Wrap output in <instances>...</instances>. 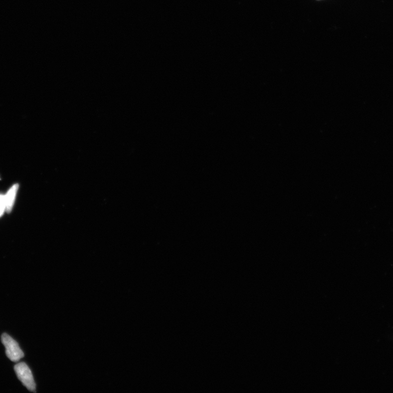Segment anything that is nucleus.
Here are the masks:
<instances>
[{
	"mask_svg": "<svg viewBox=\"0 0 393 393\" xmlns=\"http://www.w3.org/2000/svg\"><path fill=\"white\" fill-rule=\"evenodd\" d=\"M2 341L6 348V355L11 361L17 362L24 357V354L19 345L9 335L3 334Z\"/></svg>",
	"mask_w": 393,
	"mask_h": 393,
	"instance_id": "f257e3e1",
	"label": "nucleus"
},
{
	"mask_svg": "<svg viewBox=\"0 0 393 393\" xmlns=\"http://www.w3.org/2000/svg\"><path fill=\"white\" fill-rule=\"evenodd\" d=\"M15 370L18 378L30 391H34L36 384L33 373L28 366L25 363H18L15 366Z\"/></svg>",
	"mask_w": 393,
	"mask_h": 393,
	"instance_id": "f03ea898",
	"label": "nucleus"
},
{
	"mask_svg": "<svg viewBox=\"0 0 393 393\" xmlns=\"http://www.w3.org/2000/svg\"><path fill=\"white\" fill-rule=\"evenodd\" d=\"M19 187V184H15L9 190L8 193L5 195L6 212L8 213H10L12 211V209H13Z\"/></svg>",
	"mask_w": 393,
	"mask_h": 393,
	"instance_id": "7ed1b4c3",
	"label": "nucleus"
},
{
	"mask_svg": "<svg viewBox=\"0 0 393 393\" xmlns=\"http://www.w3.org/2000/svg\"><path fill=\"white\" fill-rule=\"evenodd\" d=\"M6 212L5 195L0 194V217Z\"/></svg>",
	"mask_w": 393,
	"mask_h": 393,
	"instance_id": "20e7f679",
	"label": "nucleus"
}]
</instances>
